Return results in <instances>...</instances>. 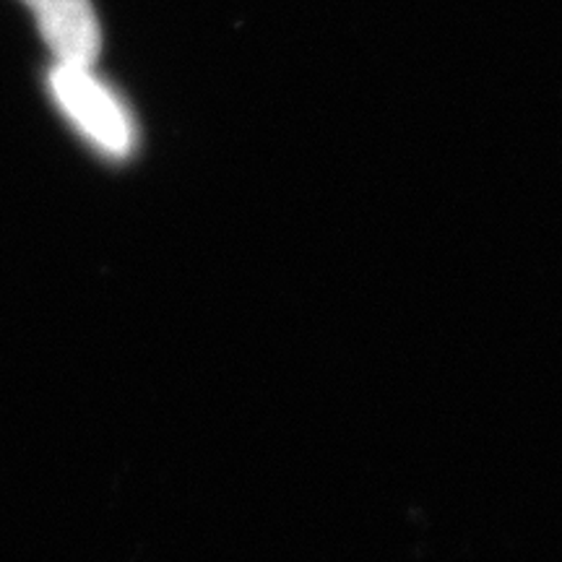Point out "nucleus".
<instances>
[{
  "instance_id": "nucleus-1",
  "label": "nucleus",
  "mask_w": 562,
  "mask_h": 562,
  "mask_svg": "<svg viewBox=\"0 0 562 562\" xmlns=\"http://www.w3.org/2000/svg\"><path fill=\"white\" fill-rule=\"evenodd\" d=\"M50 91L70 123L108 157L123 159L136 146V125L115 91L91 74V66L55 63Z\"/></svg>"
},
{
  "instance_id": "nucleus-2",
  "label": "nucleus",
  "mask_w": 562,
  "mask_h": 562,
  "mask_svg": "<svg viewBox=\"0 0 562 562\" xmlns=\"http://www.w3.org/2000/svg\"><path fill=\"white\" fill-rule=\"evenodd\" d=\"M55 63L91 66L100 58L102 30L91 0H24Z\"/></svg>"
}]
</instances>
